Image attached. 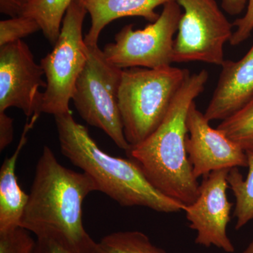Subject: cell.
I'll use <instances>...</instances> for the list:
<instances>
[{
    "instance_id": "d6986e66",
    "label": "cell",
    "mask_w": 253,
    "mask_h": 253,
    "mask_svg": "<svg viewBox=\"0 0 253 253\" xmlns=\"http://www.w3.org/2000/svg\"><path fill=\"white\" fill-rule=\"evenodd\" d=\"M41 31L36 20L26 16H18L0 21V47L21 41L30 35Z\"/></svg>"
},
{
    "instance_id": "5b68a950",
    "label": "cell",
    "mask_w": 253,
    "mask_h": 253,
    "mask_svg": "<svg viewBox=\"0 0 253 253\" xmlns=\"http://www.w3.org/2000/svg\"><path fill=\"white\" fill-rule=\"evenodd\" d=\"M86 51L87 60L75 86L73 104L87 124L104 131L118 147L127 151L130 145L118 107L123 70L109 63L98 45L86 44Z\"/></svg>"
},
{
    "instance_id": "9c48e42d",
    "label": "cell",
    "mask_w": 253,
    "mask_h": 253,
    "mask_svg": "<svg viewBox=\"0 0 253 253\" xmlns=\"http://www.w3.org/2000/svg\"><path fill=\"white\" fill-rule=\"evenodd\" d=\"M44 73L22 41L0 47V112L17 108L31 118L41 116Z\"/></svg>"
},
{
    "instance_id": "7402d4cb",
    "label": "cell",
    "mask_w": 253,
    "mask_h": 253,
    "mask_svg": "<svg viewBox=\"0 0 253 253\" xmlns=\"http://www.w3.org/2000/svg\"><path fill=\"white\" fill-rule=\"evenodd\" d=\"M233 25L236 30L229 43L231 45L238 46L249 39L253 31V0H248L246 14L242 17L237 18Z\"/></svg>"
},
{
    "instance_id": "277c9868",
    "label": "cell",
    "mask_w": 253,
    "mask_h": 253,
    "mask_svg": "<svg viewBox=\"0 0 253 253\" xmlns=\"http://www.w3.org/2000/svg\"><path fill=\"white\" fill-rule=\"evenodd\" d=\"M190 74L187 69L172 66L123 70L118 107L130 146L140 144L157 129Z\"/></svg>"
},
{
    "instance_id": "d4e9b609",
    "label": "cell",
    "mask_w": 253,
    "mask_h": 253,
    "mask_svg": "<svg viewBox=\"0 0 253 253\" xmlns=\"http://www.w3.org/2000/svg\"><path fill=\"white\" fill-rule=\"evenodd\" d=\"M221 7L225 12L231 16H236L246 8L248 0H221Z\"/></svg>"
},
{
    "instance_id": "5bb4252c",
    "label": "cell",
    "mask_w": 253,
    "mask_h": 253,
    "mask_svg": "<svg viewBox=\"0 0 253 253\" xmlns=\"http://www.w3.org/2000/svg\"><path fill=\"white\" fill-rule=\"evenodd\" d=\"M40 116L28 118L22 135L14 154L4 160L0 169V232L21 226L28 194L21 189L16 174L18 158L28 141V133Z\"/></svg>"
},
{
    "instance_id": "ffe728a7",
    "label": "cell",
    "mask_w": 253,
    "mask_h": 253,
    "mask_svg": "<svg viewBox=\"0 0 253 253\" xmlns=\"http://www.w3.org/2000/svg\"><path fill=\"white\" fill-rule=\"evenodd\" d=\"M36 240L23 227L0 232V253H35Z\"/></svg>"
},
{
    "instance_id": "9a60e30c",
    "label": "cell",
    "mask_w": 253,
    "mask_h": 253,
    "mask_svg": "<svg viewBox=\"0 0 253 253\" xmlns=\"http://www.w3.org/2000/svg\"><path fill=\"white\" fill-rule=\"evenodd\" d=\"M73 1L31 0L21 15L36 20L46 39L54 45L61 33L63 18Z\"/></svg>"
},
{
    "instance_id": "ba28073f",
    "label": "cell",
    "mask_w": 253,
    "mask_h": 253,
    "mask_svg": "<svg viewBox=\"0 0 253 253\" xmlns=\"http://www.w3.org/2000/svg\"><path fill=\"white\" fill-rule=\"evenodd\" d=\"M184 9L173 49V63L204 62L221 66L224 46L233 36L215 0H175Z\"/></svg>"
},
{
    "instance_id": "cb8c5ba5",
    "label": "cell",
    "mask_w": 253,
    "mask_h": 253,
    "mask_svg": "<svg viewBox=\"0 0 253 253\" xmlns=\"http://www.w3.org/2000/svg\"><path fill=\"white\" fill-rule=\"evenodd\" d=\"M31 0H0V11L10 17L20 16Z\"/></svg>"
},
{
    "instance_id": "8fae6325",
    "label": "cell",
    "mask_w": 253,
    "mask_h": 253,
    "mask_svg": "<svg viewBox=\"0 0 253 253\" xmlns=\"http://www.w3.org/2000/svg\"><path fill=\"white\" fill-rule=\"evenodd\" d=\"M210 123L193 103L186 121V148L196 178L220 169L248 167L246 151Z\"/></svg>"
},
{
    "instance_id": "7c38bea8",
    "label": "cell",
    "mask_w": 253,
    "mask_h": 253,
    "mask_svg": "<svg viewBox=\"0 0 253 253\" xmlns=\"http://www.w3.org/2000/svg\"><path fill=\"white\" fill-rule=\"evenodd\" d=\"M204 115L208 121H224L253 97V44L239 61L225 60Z\"/></svg>"
},
{
    "instance_id": "44dd1931",
    "label": "cell",
    "mask_w": 253,
    "mask_h": 253,
    "mask_svg": "<svg viewBox=\"0 0 253 253\" xmlns=\"http://www.w3.org/2000/svg\"><path fill=\"white\" fill-rule=\"evenodd\" d=\"M35 253H84L59 236L36 238Z\"/></svg>"
},
{
    "instance_id": "30bf717a",
    "label": "cell",
    "mask_w": 253,
    "mask_h": 253,
    "mask_svg": "<svg viewBox=\"0 0 253 253\" xmlns=\"http://www.w3.org/2000/svg\"><path fill=\"white\" fill-rule=\"evenodd\" d=\"M229 172V169H220L204 176L197 199L186 206L184 212L189 227L197 233L196 244L233 253L235 248L227 234L233 206L226 196Z\"/></svg>"
},
{
    "instance_id": "484cf974",
    "label": "cell",
    "mask_w": 253,
    "mask_h": 253,
    "mask_svg": "<svg viewBox=\"0 0 253 253\" xmlns=\"http://www.w3.org/2000/svg\"><path fill=\"white\" fill-rule=\"evenodd\" d=\"M243 253H253V239L246 249L244 250Z\"/></svg>"
},
{
    "instance_id": "6da1fadb",
    "label": "cell",
    "mask_w": 253,
    "mask_h": 253,
    "mask_svg": "<svg viewBox=\"0 0 253 253\" xmlns=\"http://www.w3.org/2000/svg\"><path fill=\"white\" fill-rule=\"evenodd\" d=\"M99 191L90 176L64 167L52 150L44 146L21 226L42 236H59L84 253H92L96 241L83 224V206L91 193Z\"/></svg>"
},
{
    "instance_id": "7a4b0ae2",
    "label": "cell",
    "mask_w": 253,
    "mask_h": 253,
    "mask_svg": "<svg viewBox=\"0 0 253 253\" xmlns=\"http://www.w3.org/2000/svg\"><path fill=\"white\" fill-rule=\"evenodd\" d=\"M208 78L206 70L190 74L157 129L126 151L156 189L186 206L197 199L200 186L186 151V121L191 104L204 91Z\"/></svg>"
},
{
    "instance_id": "8992f818",
    "label": "cell",
    "mask_w": 253,
    "mask_h": 253,
    "mask_svg": "<svg viewBox=\"0 0 253 253\" xmlns=\"http://www.w3.org/2000/svg\"><path fill=\"white\" fill-rule=\"evenodd\" d=\"M86 14L85 8L78 0H73L63 18L54 49L41 59L46 83L43 91L42 113L55 116L71 111L70 101L87 60L83 36Z\"/></svg>"
},
{
    "instance_id": "4fadbf2b",
    "label": "cell",
    "mask_w": 253,
    "mask_h": 253,
    "mask_svg": "<svg viewBox=\"0 0 253 253\" xmlns=\"http://www.w3.org/2000/svg\"><path fill=\"white\" fill-rule=\"evenodd\" d=\"M90 15L91 26L84 37L86 44L98 45L101 31L114 20L139 16L153 23L159 17L158 6L175 0H78Z\"/></svg>"
},
{
    "instance_id": "2e32d148",
    "label": "cell",
    "mask_w": 253,
    "mask_h": 253,
    "mask_svg": "<svg viewBox=\"0 0 253 253\" xmlns=\"http://www.w3.org/2000/svg\"><path fill=\"white\" fill-rule=\"evenodd\" d=\"M249 173L245 179L239 168L229 169L227 181L236 199L234 217L239 230L253 220V152H246Z\"/></svg>"
},
{
    "instance_id": "52a82bcc",
    "label": "cell",
    "mask_w": 253,
    "mask_h": 253,
    "mask_svg": "<svg viewBox=\"0 0 253 253\" xmlns=\"http://www.w3.org/2000/svg\"><path fill=\"white\" fill-rule=\"evenodd\" d=\"M182 14L176 1L163 6L159 17L144 29L127 25L115 36L113 42L103 49L109 63L120 69L146 68L156 69L173 63L174 35Z\"/></svg>"
},
{
    "instance_id": "e0dca14e",
    "label": "cell",
    "mask_w": 253,
    "mask_h": 253,
    "mask_svg": "<svg viewBox=\"0 0 253 253\" xmlns=\"http://www.w3.org/2000/svg\"><path fill=\"white\" fill-rule=\"evenodd\" d=\"M92 253H167L139 231L111 233L96 242Z\"/></svg>"
},
{
    "instance_id": "3957f363",
    "label": "cell",
    "mask_w": 253,
    "mask_h": 253,
    "mask_svg": "<svg viewBox=\"0 0 253 253\" xmlns=\"http://www.w3.org/2000/svg\"><path fill=\"white\" fill-rule=\"evenodd\" d=\"M54 120L61 153L92 178L99 191L124 207L141 206L166 214L184 211L186 205L160 192L135 161L110 156L100 149L71 111L56 115Z\"/></svg>"
},
{
    "instance_id": "603a6c76",
    "label": "cell",
    "mask_w": 253,
    "mask_h": 253,
    "mask_svg": "<svg viewBox=\"0 0 253 253\" xmlns=\"http://www.w3.org/2000/svg\"><path fill=\"white\" fill-rule=\"evenodd\" d=\"M14 120L0 112V151L6 149L14 139Z\"/></svg>"
},
{
    "instance_id": "ac0fdd59",
    "label": "cell",
    "mask_w": 253,
    "mask_h": 253,
    "mask_svg": "<svg viewBox=\"0 0 253 253\" xmlns=\"http://www.w3.org/2000/svg\"><path fill=\"white\" fill-rule=\"evenodd\" d=\"M217 128L246 152H253V97Z\"/></svg>"
}]
</instances>
